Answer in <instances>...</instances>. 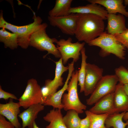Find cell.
<instances>
[{
  "instance_id": "cell-1",
  "label": "cell",
  "mask_w": 128,
  "mask_h": 128,
  "mask_svg": "<svg viewBox=\"0 0 128 128\" xmlns=\"http://www.w3.org/2000/svg\"><path fill=\"white\" fill-rule=\"evenodd\" d=\"M75 37L78 41L88 44L104 32L105 24L101 16L92 14H78Z\"/></svg>"
},
{
  "instance_id": "cell-2",
  "label": "cell",
  "mask_w": 128,
  "mask_h": 128,
  "mask_svg": "<svg viewBox=\"0 0 128 128\" xmlns=\"http://www.w3.org/2000/svg\"><path fill=\"white\" fill-rule=\"evenodd\" d=\"M90 46H96L101 48L100 55L105 56L111 54L120 59H125L126 48L113 35L104 32L98 37L88 44Z\"/></svg>"
},
{
  "instance_id": "cell-3",
  "label": "cell",
  "mask_w": 128,
  "mask_h": 128,
  "mask_svg": "<svg viewBox=\"0 0 128 128\" xmlns=\"http://www.w3.org/2000/svg\"><path fill=\"white\" fill-rule=\"evenodd\" d=\"M45 23H42L40 27L32 35L29 40V46L41 51H46L47 53L45 56L51 54L55 58H60L61 55L56 46L54 44L58 40L55 38H51L46 32L47 27Z\"/></svg>"
},
{
  "instance_id": "cell-4",
  "label": "cell",
  "mask_w": 128,
  "mask_h": 128,
  "mask_svg": "<svg viewBox=\"0 0 128 128\" xmlns=\"http://www.w3.org/2000/svg\"><path fill=\"white\" fill-rule=\"evenodd\" d=\"M78 70H76L73 72L66 90L68 93L64 94L62 101L64 110H74L80 114L83 113V110L86 109L87 106L80 101L78 95Z\"/></svg>"
},
{
  "instance_id": "cell-5",
  "label": "cell",
  "mask_w": 128,
  "mask_h": 128,
  "mask_svg": "<svg viewBox=\"0 0 128 128\" xmlns=\"http://www.w3.org/2000/svg\"><path fill=\"white\" fill-rule=\"evenodd\" d=\"M118 82V78L115 74L103 76L89 97L86 100L87 104L92 105L102 97L114 92Z\"/></svg>"
},
{
  "instance_id": "cell-6",
  "label": "cell",
  "mask_w": 128,
  "mask_h": 128,
  "mask_svg": "<svg viewBox=\"0 0 128 128\" xmlns=\"http://www.w3.org/2000/svg\"><path fill=\"white\" fill-rule=\"evenodd\" d=\"M72 41V38L69 37L66 40L61 39L55 43L64 65L66 64L70 59H73V61L74 62L77 61L81 54V51L85 43L84 42L80 43L78 41L73 43Z\"/></svg>"
},
{
  "instance_id": "cell-7",
  "label": "cell",
  "mask_w": 128,
  "mask_h": 128,
  "mask_svg": "<svg viewBox=\"0 0 128 128\" xmlns=\"http://www.w3.org/2000/svg\"><path fill=\"white\" fill-rule=\"evenodd\" d=\"M41 88L35 79L32 78L27 81L23 93L18 100L21 107L26 109L30 106L42 104Z\"/></svg>"
},
{
  "instance_id": "cell-8",
  "label": "cell",
  "mask_w": 128,
  "mask_h": 128,
  "mask_svg": "<svg viewBox=\"0 0 128 128\" xmlns=\"http://www.w3.org/2000/svg\"><path fill=\"white\" fill-rule=\"evenodd\" d=\"M78 14H71L58 17L48 16L50 24L60 29L64 34L71 36L75 35L78 24Z\"/></svg>"
},
{
  "instance_id": "cell-9",
  "label": "cell",
  "mask_w": 128,
  "mask_h": 128,
  "mask_svg": "<svg viewBox=\"0 0 128 128\" xmlns=\"http://www.w3.org/2000/svg\"><path fill=\"white\" fill-rule=\"evenodd\" d=\"M33 22L28 24L19 26L17 35L18 46L24 49H27L29 46V41L32 34L36 31L42 24V19L35 14L33 17Z\"/></svg>"
},
{
  "instance_id": "cell-10",
  "label": "cell",
  "mask_w": 128,
  "mask_h": 128,
  "mask_svg": "<svg viewBox=\"0 0 128 128\" xmlns=\"http://www.w3.org/2000/svg\"><path fill=\"white\" fill-rule=\"evenodd\" d=\"M103 69L94 64L87 63L84 83V94H91L103 76Z\"/></svg>"
},
{
  "instance_id": "cell-11",
  "label": "cell",
  "mask_w": 128,
  "mask_h": 128,
  "mask_svg": "<svg viewBox=\"0 0 128 128\" xmlns=\"http://www.w3.org/2000/svg\"><path fill=\"white\" fill-rule=\"evenodd\" d=\"M74 62L73 61L68 64V73L62 87L58 91L52 95L48 96L47 97L43 104L44 106H52L53 109L61 110L63 109L64 105L62 103V98L65 91L67 90L69 80L70 79L72 73L74 71Z\"/></svg>"
},
{
  "instance_id": "cell-12",
  "label": "cell",
  "mask_w": 128,
  "mask_h": 128,
  "mask_svg": "<svg viewBox=\"0 0 128 128\" xmlns=\"http://www.w3.org/2000/svg\"><path fill=\"white\" fill-rule=\"evenodd\" d=\"M20 107L19 102H14L12 99H10L8 103L0 104V114L8 119L14 125L15 128L22 127L18 118L20 113Z\"/></svg>"
},
{
  "instance_id": "cell-13",
  "label": "cell",
  "mask_w": 128,
  "mask_h": 128,
  "mask_svg": "<svg viewBox=\"0 0 128 128\" xmlns=\"http://www.w3.org/2000/svg\"><path fill=\"white\" fill-rule=\"evenodd\" d=\"M55 63L56 67L54 78L52 80H47L45 82V86L48 89V96L56 92L59 87L64 85L62 75L64 73L68 70V66H65L64 65L61 58H60L58 61L55 62Z\"/></svg>"
},
{
  "instance_id": "cell-14",
  "label": "cell",
  "mask_w": 128,
  "mask_h": 128,
  "mask_svg": "<svg viewBox=\"0 0 128 128\" xmlns=\"http://www.w3.org/2000/svg\"><path fill=\"white\" fill-rule=\"evenodd\" d=\"M107 19L108 23L106 29L109 34L114 35L121 33L127 29L125 18L121 14H108Z\"/></svg>"
},
{
  "instance_id": "cell-15",
  "label": "cell",
  "mask_w": 128,
  "mask_h": 128,
  "mask_svg": "<svg viewBox=\"0 0 128 128\" xmlns=\"http://www.w3.org/2000/svg\"><path fill=\"white\" fill-rule=\"evenodd\" d=\"M44 108V106L41 104L33 105L20 113L18 116L22 121L21 128L27 127L28 128H33L34 122L37 118L38 113L43 110Z\"/></svg>"
},
{
  "instance_id": "cell-16",
  "label": "cell",
  "mask_w": 128,
  "mask_h": 128,
  "mask_svg": "<svg viewBox=\"0 0 128 128\" xmlns=\"http://www.w3.org/2000/svg\"><path fill=\"white\" fill-rule=\"evenodd\" d=\"M113 102L114 114L128 111V96L124 90L123 84L119 82L114 92Z\"/></svg>"
},
{
  "instance_id": "cell-17",
  "label": "cell",
  "mask_w": 128,
  "mask_h": 128,
  "mask_svg": "<svg viewBox=\"0 0 128 128\" xmlns=\"http://www.w3.org/2000/svg\"><path fill=\"white\" fill-rule=\"evenodd\" d=\"M90 3L98 4L106 8L108 14H116L119 13L128 17V12L123 3V0H88Z\"/></svg>"
},
{
  "instance_id": "cell-18",
  "label": "cell",
  "mask_w": 128,
  "mask_h": 128,
  "mask_svg": "<svg viewBox=\"0 0 128 128\" xmlns=\"http://www.w3.org/2000/svg\"><path fill=\"white\" fill-rule=\"evenodd\" d=\"M114 92L109 94L100 99L89 110L97 114H114Z\"/></svg>"
},
{
  "instance_id": "cell-19",
  "label": "cell",
  "mask_w": 128,
  "mask_h": 128,
  "mask_svg": "<svg viewBox=\"0 0 128 128\" xmlns=\"http://www.w3.org/2000/svg\"><path fill=\"white\" fill-rule=\"evenodd\" d=\"M69 14H92L99 16L104 20L107 19V12L104 7L99 4L90 3L85 6L71 7Z\"/></svg>"
},
{
  "instance_id": "cell-20",
  "label": "cell",
  "mask_w": 128,
  "mask_h": 128,
  "mask_svg": "<svg viewBox=\"0 0 128 128\" xmlns=\"http://www.w3.org/2000/svg\"><path fill=\"white\" fill-rule=\"evenodd\" d=\"M61 110L53 109L44 116V119L50 123L45 128H67L64 123Z\"/></svg>"
},
{
  "instance_id": "cell-21",
  "label": "cell",
  "mask_w": 128,
  "mask_h": 128,
  "mask_svg": "<svg viewBox=\"0 0 128 128\" xmlns=\"http://www.w3.org/2000/svg\"><path fill=\"white\" fill-rule=\"evenodd\" d=\"M72 0H56L53 8L48 13L49 16L53 17H61L70 14Z\"/></svg>"
},
{
  "instance_id": "cell-22",
  "label": "cell",
  "mask_w": 128,
  "mask_h": 128,
  "mask_svg": "<svg viewBox=\"0 0 128 128\" xmlns=\"http://www.w3.org/2000/svg\"><path fill=\"white\" fill-rule=\"evenodd\" d=\"M125 112L109 115L105 122V127L107 128H128V121L124 123L122 120Z\"/></svg>"
},
{
  "instance_id": "cell-23",
  "label": "cell",
  "mask_w": 128,
  "mask_h": 128,
  "mask_svg": "<svg viewBox=\"0 0 128 128\" xmlns=\"http://www.w3.org/2000/svg\"><path fill=\"white\" fill-rule=\"evenodd\" d=\"M0 41L4 43L5 47L11 50L17 48L18 46L17 34L8 32L4 28L0 30Z\"/></svg>"
},
{
  "instance_id": "cell-24",
  "label": "cell",
  "mask_w": 128,
  "mask_h": 128,
  "mask_svg": "<svg viewBox=\"0 0 128 128\" xmlns=\"http://www.w3.org/2000/svg\"><path fill=\"white\" fill-rule=\"evenodd\" d=\"M85 113L86 115L88 116L90 120L89 128H107L105 126V122L109 114H96L89 110L85 111Z\"/></svg>"
},
{
  "instance_id": "cell-25",
  "label": "cell",
  "mask_w": 128,
  "mask_h": 128,
  "mask_svg": "<svg viewBox=\"0 0 128 128\" xmlns=\"http://www.w3.org/2000/svg\"><path fill=\"white\" fill-rule=\"evenodd\" d=\"M78 113L73 109L67 111L66 114L63 117V120L67 128H79L80 127L81 119Z\"/></svg>"
},
{
  "instance_id": "cell-26",
  "label": "cell",
  "mask_w": 128,
  "mask_h": 128,
  "mask_svg": "<svg viewBox=\"0 0 128 128\" xmlns=\"http://www.w3.org/2000/svg\"><path fill=\"white\" fill-rule=\"evenodd\" d=\"M85 49L84 47L81 51L82 61L81 67L78 70V85L80 87V92H84V83L86 73V59L87 56L85 53Z\"/></svg>"
},
{
  "instance_id": "cell-27",
  "label": "cell",
  "mask_w": 128,
  "mask_h": 128,
  "mask_svg": "<svg viewBox=\"0 0 128 128\" xmlns=\"http://www.w3.org/2000/svg\"><path fill=\"white\" fill-rule=\"evenodd\" d=\"M115 74L117 77L119 82L123 84H128V69L121 66L115 70Z\"/></svg>"
},
{
  "instance_id": "cell-28",
  "label": "cell",
  "mask_w": 128,
  "mask_h": 128,
  "mask_svg": "<svg viewBox=\"0 0 128 128\" xmlns=\"http://www.w3.org/2000/svg\"><path fill=\"white\" fill-rule=\"evenodd\" d=\"M19 26H17L9 23L4 19L3 17V11H0V27L6 29L11 31L13 33L17 34Z\"/></svg>"
},
{
  "instance_id": "cell-29",
  "label": "cell",
  "mask_w": 128,
  "mask_h": 128,
  "mask_svg": "<svg viewBox=\"0 0 128 128\" xmlns=\"http://www.w3.org/2000/svg\"><path fill=\"white\" fill-rule=\"evenodd\" d=\"M114 35L119 42L128 49V29L121 33Z\"/></svg>"
},
{
  "instance_id": "cell-30",
  "label": "cell",
  "mask_w": 128,
  "mask_h": 128,
  "mask_svg": "<svg viewBox=\"0 0 128 128\" xmlns=\"http://www.w3.org/2000/svg\"><path fill=\"white\" fill-rule=\"evenodd\" d=\"M9 98L18 100L17 97L14 94L6 92L3 90L0 85V99L6 100Z\"/></svg>"
},
{
  "instance_id": "cell-31",
  "label": "cell",
  "mask_w": 128,
  "mask_h": 128,
  "mask_svg": "<svg viewBox=\"0 0 128 128\" xmlns=\"http://www.w3.org/2000/svg\"><path fill=\"white\" fill-rule=\"evenodd\" d=\"M0 128H15L10 122L7 121L5 117L0 114Z\"/></svg>"
},
{
  "instance_id": "cell-32",
  "label": "cell",
  "mask_w": 128,
  "mask_h": 128,
  "mask_svg": "<svg viewBox=\"0 0 128 128\" xmlns=\"http://www.w3.org/2000/svg\"><path fill=\"white\" fill-rule=\"evenodd\" d=\"M86 117L84 119H81L80 127L83 128H89L90 121V118L87 115H86Z\"/></svg>"
},
{
  "instance_id": "cell-33",
  "label": "cell",
  "mask_w": 128,
  "mask_h": 128,
  "mask_svg": "<svg viewBox=\"0 0 128 128\" xmlns=\"http://www.w3.org/2000/svg\"><path fill=\"white\" fill-rule=\"evenodd\" d=\"M123 87L125 93L128 96V84H123Z\"/></svg>"
},
{
  "instance_id": "cell-34",
  "label": "cell",
  "mask_w": 128,
  "mask_h": 128,
  "mask_svg": "<svg viewBox=\"0 0 128 128\" xmlns=\"http://www.w3.org/2000/svg\"><path fill=\"white\" fill-rule=\"evenodd\" d=\"M123 119L126 122L128 121V111L125 113L123 118Z\"/></svg>"
},
{
  "instance_id": "cell-35",
  "label": "cell",
  "mask_w": 128,
  "mask_h": 128,
  "mask_svg": "<svg viewBox=\"0 0 128 128\" xmlns=\"http://www.w3.org/2000/svg\"><path fill=\"white\" fill-rule=\"evenodd\" d=\"M33 128H39L37 125L35 121L34 122Z\"/></svg>"
},
{
  "instance_id": "cell-36",
  "label": "cell",
  "mask_w": 128,
  "mask_h": 128,
  "mask_svg": "<svg viewBox=\"0 0 128 128\" xmlns=\"http://www.w3.org/2000/svg\"><path fill=\"white\" fill-rule=\"evenodd\" d=\"M124 2L125 5H128V0H125L124 1Z\"/></svg>"
},
{
  "instance_id": "cell-37",
  "label": "cell",
  "mask_w": 128,
  "mask_h": 128,
  "mask_svg": "<svg viewBox=\"0 0 128 128\" xmlns=\"http://www.w3.org/2000/svg\"><path fill=\"white\" fill-rule=\"evenodd\" d=\"M79 128H82V127H79Z\"/></svg>"
},
{
  "instance_id": "cell-38",
  "label": "cell",
  "mask_w": 128,
  "mask_h": 128,
  "mask_svg": "<svg viewBox=\"0 0 128 128\" xmlns=\"http://www.w3.org/2000/svg\"></svg>"
},
{
  "instance_id": "cell-39",
  "label": "cell",
  "mask_w": 128,
  "mask_h": 128,
  "mask_svg": "<svg viewBox=\"0 0 128 128\" xmlns=\"http://www.w3.org/2000/svg\"></svg>"
},
{
  "instance_id": "cell-40",
  "label": "cell",
  "mask_w": 128,
  "mask_h": 128,
  "mask_svg": "<svg viewBox=\"0 0 128 128\" xmlns=\"http://www.w3.org/2000/svg\"></svg>"
}]
</instances>
